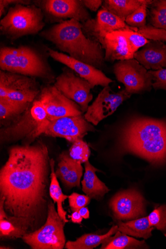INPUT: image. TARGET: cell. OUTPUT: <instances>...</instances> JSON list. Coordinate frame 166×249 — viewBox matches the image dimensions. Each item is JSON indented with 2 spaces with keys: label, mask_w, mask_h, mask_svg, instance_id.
<instances>
[{
  "label": "cell",
  "mask_w": 166,
  "mask_h": 249,
  "mask_svg": "<svg viewBox=\"0 0 166 249\" xmlns=\"http://www.w3.org/2000/svg\"><path fill=\"white\" fill-rule=\"evenodd\" d=\"M69 206L73 212L78 211L86 207L90 202L91 198L88 196L74 193L68 196Z\"/></svg>",
  "instance_id": "cell-34"
},
{
  "label": "cell",
  "mask_w": 166,
  "mask_h": 249,
  "mask_svg": "<svg viewBox=\"0 0 166 249\" xmlns=\"http://www.w3.org/2000/svg\"><path fill=\"white\" fill-rule=\"evenodd\" d=\"M82 24L84 34L101 44L110 33L126 30L137 31L138 29L129 26L121 18L102 7L96 18H91Z\"/></svg>",
  "instance_id": "cell-15"
},
{
  "label": "cell",
  "mask_w": 166,
  "mask_h": 249,
  "mask_svg": "<svg viewBox=\"0 0 166 249\" xmlns=\"http://www.w3.org/2000/svg\"><path fill=\"white\" fill-rule=\"evenodd\" d=\"M31 104L16 102L7 98H0V121L1 126L9 124L19 117Z\"/></svg>",
  "instance_id": "cell-25"
},
{
  "label": "cell",
  "mask_w": 166,
  "mask_h": 249,
  "mask_svg": "<svg viewBox=\"0 0 166 249\" xmlns=\"http://www.w3.org/2000/svg\"><path fill=\"white\" fill-rule=\"evenodd\" d=\"M1 70L51 81L55 77L51 67L36 50L21 45L18 48L3 47L0 50Z\"/></svg>",
  "instance_id": "cell-5"
},
{
  "label": "cell",
  "mask_w": 166,
  "mask_h": 249,
  "mask_svg": "<svg viewBox=\"0 0 166 249\" xmlns=\"http://www.w3.org/2000/svg\"><path fill=\"white\" fill-rule=\"evenodd\" d=\"M132 95L125 89L114 92L110 86L104 87L102 91L89 106L84 114L86 120L93 125L112 115L125 101Z\"/></svg>",
  "instance_id": "cell-12"
},
{
  "label": "cell",
  "mask_w": 166,
  "mask_h": 249,
  "mask_svg": "<svg viewBox=\"0 0 166 249\" xmlns=\"http://www.w3.org/2000/svg\"><path fill=\"white\" fill-rule=\"evenodd\" d=\"M40 89L37 99L42 104L50 121L84 114L80 107L65 97L55 85H47Z\"/></svg>",
  "instance_id": "cell-11"
},
{
  "label": "cell",
  "mask_w": 166,
  "mask_h": 249,
  "mask_svg": "<svg viewBox=\"0 0 166 249\" xmlns=\"http://www.w3.org/2000/svg\"><path fill=\"white\" fill-rule=\"evenodd\" d=\"M50 122L45 109L37 99L21 115L1 126L0 141L3 144L21 141L23 145H31L44 134Z\"/></svg>",
  "instance_id": "cell-4"
},
{
  "label": "cell",
  "mask_w": 166,
  "mask_h": 249,
  "mask_svg": "<svg viewBox=\"0 0 166 249\" xmlns=\"http://www.w3.org/2000/svg\"><path fill=\"white\" fill-rule=\"evenodd\" d=\"M40 36L60 51L78 61L100 70L105 65V52L98 41L87 37L81 22L71 19L55 25Z\"/></svg>",
  "instance_id": "cell-3"
},
{
  "label": "cell",
  "mask_w": 166,
  "mask_h": 249,
  "mask_svg": "<svg viewBox=\"0 0 166 249\" xmlns=\"http://www.w3.org/2000/svg\"><path fill=\"white\" fill-rule=\"evenodd\" d=\"M120 139L124 152L155 166L166 163V121L135 117L122 129Z\"/></svg>",
  "instance_id": "cell-2"
},
{
  "label": "cell",
  "mask_w": 166,
  "mask_h": 249,
  "mask_svg": "<svg viewBox=\"0 0 166 249\" xmlns=\"http://www.w3.org/2000/svg\"><path fill=\"white\" fill-rule=\"evenodd\" d=\"M137 32L151 40L166 42V30L148 25L144 28L138 29Z\"/></svg>",
  "instance_id": "cell-33"
},
{
  "label": "cell",
  "mask_w": 166,
  "mask_h": 249,
  "mask_svg": "<svg viewBox=\"0 0 166 249\" xmlns=\"http://www.w3.org/2000/svg\"><path fill=\"white\" fill-rule=\"evenodd\" d=\"M70 216V217H71V220H72L74 223L77 224H81L83 218L78 211L74 212L73 214H71V215Z\"/></svg>",
  "instance_id": "cell-38"
},
{
  "label": "cell",
  "mask_w": 166,
  "mask_h": 249,
  "mask_svg": "<svg viewBox=\"0 0 166 249\" xmlns=\"http://www.w3.org/2000/svg\"><path fill=\"white\" fill-rule=\"evenodd\" d=\"M118 231L122 233L147 239L152 236L154 228L151 226L148 217H142L127 222L120 221Z\"/></svg>",
  "instance_id": "cell-22"
},
{
  "label": "cell",
  "mask_w": 166,
  "mask_h": 249,
  "mask_svg": "<svg viewBox=\"0 0 166 249\" xmlns=\"http://www.w3.org/2000/svg\"><path fill=\"white\" fill-rule=\"evenodd\" d=\"M0 170V196L9 219L24 235L38 230L47 218L51 160L41 141L12 146Z\"/></svg>",
  "instance_id": "cell-1"
},
{
  "label": "cell",
  "mask_w": 166,
  "mask_h": 249,
  "mask_svg": "<svg viewBox=\"0 0 166 249\" xmlns=\"http://www.w3.org/2000/svg\"><path fill=\"white\" fill-rule=\"evenodd\" d=\"M134 58L149 71L166 69V44L157 40H151L140 49Z\"/></svg>",
  "instance_id": "cell-19"
},
{
  "label": "cell",
  "mask_w": 166,
  "mask_h": 249,
  "mask_svg": "<svg viewBox=\"0 0 166 249\" xmlns=\"http://www.w3.org/2000/svg\"><path fill=\"white\" fill-rule=\"evenodd\" d=\"M148 217L151 226L166 236V205L155 208Z\"/></svg>",
  "instance_id": "cell-31"
},
{
  "label": "cell",
  "mask_w": 166,
  "mask_h": 249,
  "mask_svg": "<svg viewBox=\"0 0 166 249\" xmlns=\"http://www.w3.org/2000/svg\"><path fill=\"white\" fill-rule=\"evenodd\" d=\"M69 154L73 160L85 163L89 161L91 151L86 142L83 140H79L73 143L69 149Z\"/></svg>",
  "instance_id": "cell-30"
},
{
  "label": "cell",
  "mask_w": 166,
  "mask_h": 249,
  "mask_svg": "<svg viewBox=\"0 0 166 249\" xmlns=\"http://www.w3.org/2000/svg\"><path fill=\"white\" fill-rule=\"evenodd\" d=\"M44 16L40 8L35 5L18 4L11 7L0 21L3 35L12 40L36 35L44 27Z\"/></svg>",
  "instance_id": "cell-6"
},
{
  "label": "cell",
  "mask_w": 166,
  "mask_h": 249,
  "mask_svg": "<svg viewBox=\"0 0 166 249\" xmlns=\"http://www.w3.org/2000/svg\"><path fill=\"white\" fill-rule=\"evenodd\" d=\"M58 160L55 171L57 177L68 189L80 188L83 172L82 163L73 160L65 151L59 155Z\"/></svg>",
  "instance_id": "cell-20"
},
{
  "label": "cell",
  "mask_w": 166,
  "mask_h": 249,
  "mask_svg": "<svg viewBox=\"0 0 166 249\" xmlns=\"http://www.w3.org/2000/svg\"><path fill=\"white\" fill-rule=\"evenodd\" d=\"M152 2V0H146L143 4L127 17L125 20L126 23L129 26L136 29L146 27L147 25L148 8Z\"/></svg>",
  "instance_id": "cell-29"
},
{
  "label": "cell",
  "mask_w": 166,
  "mask_h": 249,
  "mask_svg": "<svg viewBox=\"0 0 166 249\" xmlns=\"http://www.w3.org/2000/svg\"><path fill=\"white\" fill-rule=\"evenodd\" d=\"M110 207L118 220L137 219L145 215L146 200L135 190H129L116 194L111 199Z\"/></svg>",
  "instance_id": "cell-16"
},
{
  "label": "cell",
  "mask_w": 166,
  "mask_h": 249,
  "mask_svg": "<svg viewBox=\"0 0 166 249\" xmlns=\"http://www.w3.org/2000/svg\"><path fill=\"white\" fill-rule=\"evenodd\" d=\"M95 128L85 118L84 115L70 116L50 121L43 135L53 138L64 139L74 143L83 140L88 132H93Z\"/></svg>",
  "instance_id": "cell-14"
},
{
  "label": "cell",
  "mask_w": 166,
  "mask_h": 249,
  "mask_svg": "<svg viewBox=\"0 0 166 249\" xmlns=\"http://www.w3.org/2000/svg\"><path fill=\"white\" fill-rule=\"evenodd\" d=\"M148 248L145 241H138L118 231L114 236H111L102 244L101 249H148Z\"/></svg>",
  "instance_id": "cell-26"
},
{
  "label": "cell",
  "mask_w": 166,
  "mask_h": 249,
  "mask_svg": "<svg viewBox=\"0 0 166 249\" xmlns=\"http://www.w3.org/2000/svg\"><path fill=\"white\" fill-rule=\"evenodd\" d=\"M50 56L56 61L66 65L79 76L90 83L93 88L96 86H109L113 81L101 70L90 65L78 61L68 55L47 48Z\"/></svg>",
  "instance_id": "cell-17"
},
{
  "label": "cell",
  "mask_w": 166,
  "mask_h": 249,
  "mask_svg": "<svg viewBox=\"0 0 166 249\" xmlns=\"http://www.w3.org/2000/svg\"><path fill=\"white\" fill-rule=\"evenodd\" d=\"M40 89L36 78L0 71V98L32 103L38 97Z\"/></svg>",
  "instance_id": "cell-10"
},
{
  "label": "cell",
  "mask_w": 166,
  "mask_h": 249,
  "mask_svg": "<svg viewBox=\"0 0 166 249\" xmlns=\"http://www.w3.org/2000/svg\"><path fill=\"white\" fill-rule=\"evenodd\" d=\"M149 25L166 30V0H154L148 8Z\"/></svg>",
  "instance_id": "cell-28"
},
{
  "label": "cell",
  "mask_w": 166,
  "mask_h": 249,
  "mask_svg": "<svg viewBox=\"0 0 166 249\" xmlns=\"http://www.w3.org/2000/svg\"><path fill=\"white\" fill-rule=\"evenodd\" d=\"M78 212L84 219H88L90 217V213L87 208L83 207L80 209Z\"/></svg>",
  "instance_id": "cell-39"
},
{
  "label": "cell",
  "mask_w": 166,
  "mask_h": 249,
  "mask_svg": "<svg viewBox=\"0 0 166 249\" xmlns=\"http://www.w3.org/2000/svg\"><path fill=\"white\" fill-rule=\"evenodd\" d=\"M118 231V226H113L107 233L104 235L86 234L75 241H68L65 248L67 249H92L102 244L108 238Z\"/></svg>",
  "instance_id": "cell-24"
},
{
  "label": "cell",
  "mask_w": 166,
  "mask_h": 249,
  "mask_svg": "<svg viewBox=\"0 0 166 249\" xmlns=\"http://www.w3.org/2000/svg\"><path fill=\"white\" fill-rule=\"evenodd\" d=\"M153 76L152 87L155 89H164L166 90V69L157 71H149Z\"/></svg>",
  "instance_id": "cell-35"
},
{
  "label": "cell",
  "mask_w": 166,
  "mask_h": 249,
  "mask_svg": "<svg viewBox=\"0 0 166 249\" xmlns=\"http://www.w3.org/2000/svg\"><path fill=\"white\" fill-rule=\"evenodd\" d=\"M85 7L93 12H96L102 7L104 1L102 0H82Z\"/></svg>",
  "instance_id": "cell-37"
},
{
  "label": "cell",
  "mask_w": 166,
  "mask_h": 249,
  "mask_svg": "<svg viewBox=\"0 0 166 249\" xmlns=\"http://www.w3.org/2000/svg\"><path fill=\"white\" fill-rule=\"evenodd\" d=\"M113 72L118 82L123 83L130 95L150 92L153 76L134 58L118 61L113 66Z\"/></svg>",
  "instance_id": "cell-9"
},
{
  "label": "cell",
  "mask_w": 166,
  "mask_h": 249,
  "mask_svg": "<svg viewBox=\"0 0 166 249\" xmlns=\"http://www.w3.org/2000/svg\"><path fill=\"white\" fill-rule=\"evenodd\" d=\"M41 5L46 13L57 18L74 19L82 24L91 18L82 0H45Z\"/></svg>",
  "instance_id": "cell-18"
},
{
  "label": "cell",
  "mask_w": 166,
  "mask_h": 249,
  "mask_svg": "<svg viewBox=\"0 0 166 249\" xmlns=\"http://www.w3.org/2000/svg\"><path fill=\"white\" fill-rule=\"evenodd\" d=\"M30 3V1H22V0H1L0 1V17L2 18L5 13L6 8L10 5H29Z\"/></svg>",
  "instance_id": "cell-36"
},
{
  "label": "cell",
  "mask_w": 166,
  "mask_h": 249,
  "mask_svg": "<svg viewBox=\"0 0 166 249\" xmlns=\"http://www.w3.org/2000/svg\"><path fill=\"white\" fill-rule=\"evenodd\" d=\"M150 40L132 30L115 31L106 36L102 47L106 61L113 62L134 58V54Z\"/></svg>",
  "instance_id": "cell-8"
},
{
  "label": "cell",
  "mask_w": 166,
  "mask_h": 249,
  "mask_svg": "<svg viewBox=\"0 0 166 249\" xmlns=\"http://www.w3.org/2000/svg\"><path fill=\"white\" fill-rule=\"evenodd\" d=\"M85 169L82 181L83 191L90 198L101 199L110 190L97 177L96 172L99 170L94 167L89 161L85 163Z\"/></svg>",
  "instance_id": "cell-21"
},
{
  "label": "cell",
  "mask_w": 166,
  "mask_h": 249,
  "mask_svg": "<svg viewBox=\"0 0 166 249\" xmlns=\"http://www.w3.org/2000/svg\"><path fill=\"white\" fill-rule=\"evenodd\" d=\"M54 85L65 97L77 103L83 114L87 111L93 99L91 93L93 88L89 82L73 71L65 70L55 79Z\"/></svg>",
  "instance_id": "cell-13"
},
{
  "label": "cell",
  "mask_w": 166,
  "mask_h": 249,
  "mask_svg": "<svg viewBox=\"0 0 166 249\" xmlns=\"http://www.w3.org/2000/svg\"><path fill=\"white\" fill-rule=\"evenodd\" d=\"M22 232L9 219L0 220V236L1 238L16 239L22 238Z\"/></svg>",
  "instance_id": "cell-32"
},
{
  "label": "cell",
  "mask_w": 166,
  "mask_h": 249,
  "mask_svg": "<svg viewBox=\"0 0 166 249\" xmlns=\"http://www.w3.org/2000/svg\"><path fill=\"white\" fill-rule=\"evenodd\" d=\"M51 166V184L49 188L50 195L54 203H57V212L60 217L66 223L69 220L66 218V212L64 210L63 203L68 196L63 194L59 184L55 171V161L53 159L50 161Z\"/></svg>",
  "instance_id": "cell-27"
},
{
  "label": "cell",
  "mask_w": 166,
  "mask_h": 249,
  "mask_svg": "<svg viewBox=\"0 0 166 249\" xmlns=\"http://www.w3.org/2000/svg\"><path fill=\"white\" fill-rule=\"evenodd\" d=\"M66 222L50 200L45 223L37 231L26 234L22 239L33 249H62L66 245L64 228Z\"/></svg>",
  "instance_id": "cell-7"
},
{
  "label": "cell",
  "mask_w": 166,
  "mask_h": 249,
  "mask_svg": "<svg viewBox=\"0 0 166 249\" xmlns=\"http://www.w3.org/2000/svg\"><path fill=\"white\" fill-rule=\"evenodd\" d=\"M145 2L146 0H106L102 7L125 21Z\"/></svg>",
  "instance_id": "cell-23"
}]
</instances>
